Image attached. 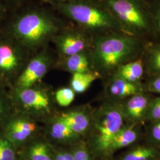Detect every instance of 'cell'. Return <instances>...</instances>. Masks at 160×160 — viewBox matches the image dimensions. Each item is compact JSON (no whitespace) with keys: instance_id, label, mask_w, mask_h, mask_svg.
<instances>
[{"instance_id":"cell-1","label":"cell","mask_w":160,"mask_h":160,"mask_svg":"<svg viewBox=\"0 0 160 160\" xmlns=\"http://www.w3.org/2000/svg\"><path fill=\"white\" fill-rule=\"evenodd\" d=\"M94 70L111 76L121 65L140 58L144 52L139 37L117 31L93 36L92 49Z\"/></svg>"},{"instance_id":"cell-2","label":"cell","mask_w":160,"mask_h":160,"mask_svg":"<svg viewBox=\"0 0 160 160\" xmlns=\"http://www.w3.org/2000/svg\"><path fill=\"white\" fill-rule=\"evenodd\" d=\"M62 23L44 10L31 9L18 14L4 33L16 40L30 53L46 48L61 30Z\"/></svg>"},{"instance_id":"cell-3","label":"cell","mask_w":160,"mask_h":160,"mask_svg":"<svg viewBox=\"0 0 160 160\" xmlns=\"http://www.w3.org/2000/svg\"><path fill=\"white\" fill-rule=\"evenodd\" d=\"M53 4L78 28L92 36L112 32H123L119 23L100 0H78Z\"/></svg>"},{"instance_id":"cell-4","label":"cell","mask_w":160,"mask_h":160,"mask_svg":"<svg viewBox=\"0 0 160 160\" xmlns=\"http://www.w3.org/2000/svg\"><path fill=\"white\" fill-rule=\"evenodd\" d=\"M119 23L123 32L139 37L152 25L148 5L143 0H100Z\"/></svg>"},{"instance_id":"cell-5","label":"cell","mask_w":160,"mask_h":160,"mask_svg":"<svg viewBox=\"0 0 160 160\" xmlns=\"http://www.w3.org/2000/svg\"><path fill=\"white\" fill-rule=\"evenodd\" d=\"M126 122L120 103L104 105L96 114L94 122V148L98 152L108 154L113 139L126 126Z\"/></svg>"},{"instance_id":"cell-6","label":"cell","mask_w":160,"mask_h":160,"mask_svg":"<svg viewBox=\"0 0 160 160\" xmlns=\"http://www.w3.org/2000/svg\"><path fill=\"white\" fill-rule=\"evenodd\" d=\"M16 40L2 31L0 34V82H13L32 56Z\"/></svg>"},{"instance_id":"cell-7","label":"cell","mask_w":160,"mask_h":160,"mask_svg":"<svg viewBox=\"0 0 160 160\" xmlns=\"http://www.w3.org/2000/svg\"><path fill=\"white\" fill-rule=\"evenodd\" d=\"M93 36L77 28H65L53 39L60 59L92 49Z\"/></svg>"},{"instance_id":"cell-8","label":"cell","mask_w":160,"mask_h":160,"mask_svg":"<svg viewBox=\"0 0 160 160\" xmlns=\"http://www.w3.org/2000/svg\"><path fill=\"white\" fill-rule=\"evenodd\" d=\"M53 63L51 54L46 48L36 52L14 81L15 88H28L36 84L48 73Z\"/></svg>"},{"instance_id":"cell-9","label":"cell","mask_w":160,"mask_h":160,"mask_svg":"<svg viewBox=\"0 0 160 160\" xmlns=\"http://www.w3.org/2000/svg\"><path fill=\"white\" fill-rule=\"evenodd\" d=\"M122 103L123 113L126 122L130 125H138L147 119L149 105L151 98L144 92L133 95L125 99Z\"/></svg>"},{"instance_id":"cell-10","label":"cell","mask_w":160,"mask_h":160,"mask_svg":"<svg viewBox=\"0 0 160 160\" xmlns=\"http://www.w3.org/2000/svg\"><path fill=\"white\" fill-rule=\"evenodd\" d=\"M16 97L26 109L35 111H48L50 108L51 100L47 92L35 87L15 88Z\"/></svg>"},{"instance_id":"cell-11","label":"cell","mask_w":160,"mask_h":160,"mask_svg":"<svg viewBox=\"0 0 160 160\" xmlns=\"http://www.w3.org/2000/svg\"><path fill=\"white\" fill-rule=\"evenodd\" d=\"M107 90L109 96L117 100L144 92V87L140 82H129L113 75L110 76Z\"/></svg>"},{"instance_id":"cell-12","label":"cell","mask_w":160,"mask_h":160,"mask_svg":"<svg viewBox=\"0 0 160 160\" xmlns=\"http://www.w3.org/2000/svg\"><path fill=\"white\" fill-rule=\"evenodd\" d=\"M60 59L58 63L60 68L72 74L94 70L91 49Z\"/></svg>"},{"instance_id":"cell-13","label":"cell","mask_w":160,"mask_h":160,"mask_svg":"<svg viewBox=\"0 0 160 160\" xmlns=\"http://www.w3.org/2000/svg\"><path fill=\"white\" fill-rule=\"evenodd\" d=\"M144 68L143 60L140 58L121 65L112 75L132 82H140Z\"/></svg>"},{"instance_id":"cell-14","label":"cell","mask_w":160,"mask_h":160,"mask_svg":"<svg viewBox=\"0 0 160 160\" xmlns=\"http://www.w3.org/2000/svg\"><path fill=\"white\" fill-rule=\"evenodd\" d=\"M59 118L63 120L75 134L84 133L90 123V116L84 110L64 113Z\"/></svg>"},{"instance_id":"cell-15","label":"cell","mask_w":160,"mask_h":160,"mask_svg":"<svg viewBox=\"0 0 160 160\" xmlns=\"http://www.w3.org/2000/svg\"><path fill=\"white\" fill-rule=\"evenodd\" d=\"M136 126V125H129L123 128L113 139L108 154L126 148L135 143L139 137V133Z\"/></svg>"},{"instance_id":"cell-16","label":"cell","mask_w":160,"mask_h":160,"mask_svg":"<svg viewBox=\"0 0 160 160\" xmlns=\"http://www.w3.org/2000/svg\"><path fill=\"white\" fill-rule=\"evenodd\" d=\"M100 77V75L94 70L72 74L71 80V87L75 93H83L94 81Z\"/></svg>"},{"instance_id":"cell-17","label":"cell","mask_w":160,"mask_h":160,"mask_svg":"<svg viewBox=\"0 0 160 160\" xmlns=\"http://www.w3.org/2000/svg\"><path fill=\"white\" fill-rule=\"evenodd\" d=\"M144 67L152 76L160 75V44L149 46L145 51Z\"/></svg>"},{"instance_id":"cell-18","label":"cell","mask_w":160,"mask_h":160,"mask_svg":"<svg viewBox=\"0 0 160 160\" xmlns=\"http://www.w3.org/2000/svg\"><path fill=\"white\" fill-rule=\"evenodd\" d=\"M158 156V151L151 146H140L127 152L122 160H155Z\"/></svg>"},{"instance_id":"cell-19","label":"cell","mask_w":160,"mask_h":160,"mask_svg":"<svg viewBox=\"0 0 160 160\" xmlns=\"http://www.w3.org/2000/svg\"><path fill=\"white\" fill-rule=\"evenodd\" d=\"M74 134L68 125L60 118L52 127V137L56 139L62 140L69 139Z\"/></svg>"},{"instance_id":"cell-20","label":"cell","mask_w":160,"mask_h":160,"mask_svg":"<svg viewBox=\"0 0 160 160\" xmlns=\"http://www.w3.org/2000/svg\"><path fill=\"white\" fill-rule=\"evenodd\" d=\"M75 92L71 87H63L55 92V100L62 107H67L74 100Z\"/></svg>"},{"instance_id":"cell-21","label":"cell","mask_w":160,"mask_h":160,"mask_svg":"<svg viewBox=\"0 0 160 160\" xmlns=\"http://www.w3.org/2000/svg\"><path fill=\"white\" fill-rule=\"evenodd\" d=\"M31 160H52L46 145L39 143L33 145L30 150Z\"/></svg>"},{"instance_id":"cell-22","label":"cell","mask_w":160,"mask_h":160,"mask_svg":"<svg viewBox=\"0 0 160 160\" xmlns=\"http://www.w3.org/2000/svg\"><path fill=\"white\" fill-rule=\"evenodd\" d=\"M147 119L152 122L160 120V96L151 100Z\"/></svg>"},{"instance_id":"cell-23","label":"cell","mask_w":160,"mask_h":160,"mask_svg":"<svg viewBox=\"0 0 160 160\" xmlns=\"http://www.w3.org/2000/svg\"><path fill=\"white\" fill-rule=\"evenodd\" d=\"M9 126L32 134L35 131L36 127L34 123L24 119H16L12 122Z\"/></svg>"},{"instance_id":"cell-24","label":"cell","mask_w":160,"mask_h":160,"mask_svg":"<svg viewBox=\"0 0 160 160\" xmlns=\"http://www.w3.org/2000/svg\"><path fill=\"white\" fill-rule=\"evenodd\" d=\"M15 154L10 143L0 139V160H14Z\"/></svg>"},{"instance_id":"cell-25","label":"cell","mask_w":160,"mask_h":160,"mask_svg":"<svg viewBox=\"0 0 160 160\" xmlns=\"http://www.w3.org/2000/svg\"><path fill=\"white\" fill-rule=\"evenodd\" d=\"M7 137L13 142H22L30 135L27 132L22 131L8 126L7 129Z\"/></svg>"},{"instance_id":"cell-26","label":"cell","mask_w":160,"mask_h":160,"mask_svg":"<svg viewBox=\"0 0 160 160\" xmlns=\"http://www.w3.org/2000/svg\"><path fill=\"white\" fill-rule=\"evenodd\" d=\"M148 6L152 14L153 28L160 35V3Z\"/></svg>"},{"instance_id":"cell-27","label":"cell","mask_w":160,"mask_h":160,"mask_svg":"<svg viewBox=\"0 0 160 160\" xmlns=\"http://www.w3.org/2000/svg\"><path fill=\"white\" fill-rule=\"evenodd\" d=\"M145 90L150 92L160 95V75L152 76V78L147 84Z\"/></svg>"},{"instance_id":"cell-28","label":"cell","mask_w":160,"mask_h":160,"mask_svg":"<svg viewBox=\"0 0 160 160\" xmlns=\"http://www.w3.org/2000/svg\"><path fill=\"white\" fill-rule=\"evenodd\" d=\"M152 122L150 130L151 139L154 143L160 144V120Z\"/></svg>"},{"instance_id":"cell-29","label":"cell","mask_w":160,"mask_h":160,"mask_svg":"<svg viewBox=\"0 0 160 160\" xmlns=\"http://www.w3.org/2000/svg\"><path fill=\"white\" fill-rule=\"evenodd\" d=\"M74 160H91L90 155L86 149H77L73 154Z\"/></svg>"},{"instance_id":"cell-30","label":"cell","mask_w":160,"mask_h":160,"mask_svg":"<svg viewBox=\"0 0 160 160\" xmlns=\"http://www.w3.org/2000/svg\"><path fill=\"white\" fill-rule=\"evenodd\" d=\"M5 108V102L3 97L0 94V116L2 114Z\"/></svg>"},{"instance_id":"cell-31","label":"cell","mask_w":160,"mask_h":160,"mask_svg":"<svg viewBox=\"0 0 160 160\" xmlns=\"http://www.w3.org/2000/svg\"><path fill=\"white\" fill-rule=\"evenodd\" d=\"M5 13V7L4 5L2 4V2H0V21L4 17Z\"/></svg>"},{"instance_id":"cell-32","label":"cell","mask_w":160,"mask_h":160,"mask_svg":"<svg viewBox=\"0 0 160 160\" xmlns=\"http://www.w3.org/2000/svg\"><path fill=\"white\" fill-rule=\"evenodd\" d=\"M148 5H153L160 3V0H143Z\"/></svg>"},{"instance_id":"cell-33","label":"cell","mask_w":160,"mask_h":160,"mask_svg":"<svg viewBox=\"0 0 160 160\" xmlns=\"http://www.w3.org/2000/svg\"><path fill=\"white\" fill-rule=\"evenodd\" d=\"M64 158L65 160H74L73 154H71L70 153H63Z\"/></svg>"},{"instance_id":"cell-34","label":"cell","mask_w":160,"mask_h":160,"mask_svg":"<svg viewBox=\"0 0 160 160\" xmlns=\"http://www.w3.org/2000/svg\"><path fill=\"white\" fill-rule=\"evenodd\" d=\"M51 2L55 3H61V2H71V1H75L78 0H50Z\"/></svg>"},{"instance_id":"cell-35","label":"cell","mask_w":160,"mask_h":160,"mask_svg":"<svg viewBox=\"0 0 160 160\" xmlns=\"http://www.w3.org/2000/svg\"><path fill=\"white\" fill-rule=\"evenodd\" d=\"M56 160H65L64 156H63V153H59L57 155Z\"/></svg>"},{"instance_id":"cell-36","label":"cell","mask_w":160,"mask_h":160,"mask_svg":"<svg viewBox=\"0 0 160 160\" xmlns=\"http://www.w3.org/2000/svg\"><path fill=\"white\" fill-rule=\"evenodd\" d=\"M1 33H2V30H0V34H1Z\"/></svg>"},{"instance_id":"cell-37","label":"cell","mask_w":160,"mask_h":160,"mask_svg":"<svg viewBox=\"0 0 160 160\" xmlns=\"http://www.w3.org/2000/svg\"><path fill=\"white\" fill-rule=\"evenodd\" d=\"M7 1H15V0H7Z\"/></svg>"}]
</instances>
